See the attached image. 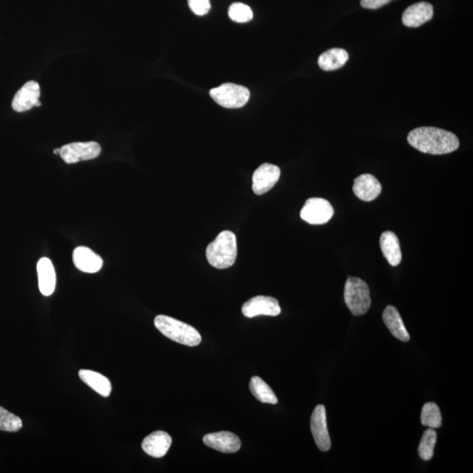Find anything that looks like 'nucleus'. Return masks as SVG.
Here are the masks:
<instances>
[{"mask_svg": "<svg viewBox=\"0 0 473 473\" xmlns=\"http://www.w3.org/2000/svg\"><path fill=\"white\" fill-rule=\"evenodd\" d=\"M410 146L425 154L447 155L459 147V140L451 132L436 128H419L407 135Z\"/></svg>", "mask_w": 473, "mask_h": 473, "instance_id": "nucleus-1", "label": "nucleus"}, {"mask_svg": "<svg viewBox=\"0 0 473 473\" xmlns=\"http://www.w3.org/2000/svg\"><path fill=\"white\" fill-rule=\"evenodd\" d=\"M236 255L238 246L236 235L230 231L220 232L206 249V258L209 264L219 269L231 268L236 261Z\"/></svg>", "mask_w": 473, "mask_h": 473, "instance_id": "nucleus-2", "label": "nucleus"}, {"mask_svg": "<svg viewBox=\"0 0 473 473\" xmlns=\"http://www.w3.org/2000/svg\"><path fill=\"white\" fill-rule=\"evenodd\" d=\"M155 326L160 333L179 344L197 346L202 341L200 333L194 327L170 316H156Z\"/></svg>", "mask_w": 473, "mask_h": 473, "instance_id": "nucleus-3", "label": "nucleus"}, {"mask_svg": "<svg viewBox=\"0 0 473 473\" xmlns=\"http://www.w3.org/2000/svg\"><path fill=\"white\" fill-rule=\"evenodd\" d=\"M345 301L354 316L365 314L372 303L368 284L360 278L349 277L345 286Z\"/></svg>", "mask_w": 473, "mask_h": 473, "instance_id": "nucleus-4", "label": "nucleus"}, {"mask_svg": "<svg viewBox=\"0 0 473 473\" xmlns=\"http://www.w3.org/2000/svg\"><path fill=\"white\" fill-rule=\"evenodd\" d=\"M209 94L217 104L230 109L242 108L250 98L247 88L234 83H224L212 89Z\"/></svg>", "mask_w": 473, "mask_h": 473, "instance_id": "nucleus-5", "label": "nucleus"}, {"mask_svg": "<svg viewBox=\"0 0 473 473\" xmlns=\"http://www.w3.org/2000/svg\"><path fill=\"white\" fill-rule=\"evenodd\" d=\"M101 147L95 141L74 142L64 145L60 148V155L64 162L74 164L96 159L101 154Z\"/></svg>", "mask_w": 473, "mask_h": 473, "instance_id": "nucleus-6", "label": "nucleus"}, {"mask_svg": "<svg viewBox=\"0 0 473 473\" xmlns=\"http://www.w3.org/2000/svg\"><path fill=\"white\" fill-rule=\"evenodd\" d=\"M334 209L329 201L323 198H310L301 209V219L311 224H323L333 217Z\"/></svg>", "mask_w": 473, "mask_h": 473, "instance_id": "nucleus-7", "label": "nucleus"}, {"mask_svg": "<svg viewBox=\"0 0 473 473\" xmlns=\"http://www.w3.org/2000/svg\"><path fill=\"white\" fill-rule=\"evenodd\" d=\"M281 312L279 301L271 296L253 297L242 306L243 315L248 318L257 316H277L281 314Z\"/></svg>", "mask_w": 473, "mask_h": 473, "instance_id": "nucleus-8", "label": "nucleus"}, {"mask_svg": "<svg viewBox=\"0 0 473 473\" xmlns=\"http://www.w3.org/2000/svg\"><path fill=\"white\" fill-rule=\"evenodd\" d=\"M311 430L313 438L320 451H329L331 447V441L327 427L326 410L323 405L316 406L313 411Z\"/></svg>", "mask_w": 473, "mask_h": 473, "instance_id": "nucleus-9", "label": "nucleus"}, {"mask_svg": "<svg viewBox=\"0 0 473 473\" xmlns=\"http://www.w3.org/2000/svg\"><path fill=\"white\" fill-rule=\"evenodd\" d=\"M281 177L279 167L264 163L259 166L253 175V190L256 194H263L272 189Z\"/></svg>", "mask_w": 473, "mask_h": 473, "instance_id": "nucleus-10", "label": "nucleus"}, {"mask_svg": "<svg viewBox=\"0 0 473 473\" xmlns=\"http://www.w3.org/2000/svg\"><path fill=\"white\" fill-rule=\"evenodd\" d=\"M41 89L39 83L29 81L18 91L11 103V108L18 113H24L31 110L34 106H41L39 101Z\"/></svg>", "mask_w": 473, "mask_h": 473, "instance_id": "nucleus-11", "label": "nucleus"}, {"mask_svg": "<svg viewBox=\"0 0 473 473\" xmlns=\"http://www.w3.org/2000/svg\"><path fill=\"white\" fill-rule=\"evenodd\" d=\"M203 440L208 447L223 453H235L241 447L239 437L229 431L205 435Z\"/></svg>", "mask_w": 473, "mask_h": 473, "instance_id": "nucleus-12", "label": "nucleus"}, {"mask_svg": "<svg viewBox=\"0 0 473 473\" xmlns=\"http://www.w3.org/2000/svg\"><path fill=\"white\" fill-rule=\"evenodd\" d=\"M434 9L428 2H419L412 5L404 11L402 23L407 28H419L433 18Z\"/></svg>", "mask_w": 473, "mask_h": 473, "instance_id": "nucleus-13", "label": "nucleus"}, {"mask_svg": "<svg viewBox=\"0 0 473 473\" xmlns=\"http://www.w3.org/2000/svg\"><path fill=\"white\" fill-rule=\"evenodd\" d=\"M383 190L380 182L373 175L364 174L354 180L353 192L360 200L372 202L380 196Z\"/></svg>", "mask_w": 473, "mask_h": 473, "instance_id": "nucleus-14", "label": "nucleus"}, {"mask_svg": "<svg viewBox=\"0 0 473 473\" xmlns=\"http://www.w3.org/2000/svg\"><path fill=\"white\" fill-rule=\"evenodd\" d=\"M172 438L164 431H155L145 438L141 445L143 451L152 457H162L169 452Z\"/></svg>", "mask_w": 473, "mask_h": 473, "instance_id": "nucleus-15", "label": "nucleus"}, {"mask_svg": "<svg viewBox=\"0 0 473 473\" xmlns=\"http://www.w3.org/2000/svg\"><path fill=\"white\" fill-rule=\"evenodd\" d=\"M73 262L76 268L83 273H98L103 266V259L90 248L76 247L73 253Z\"/></svg>", "mask_w": 473, "mask_h": 473, "instance_id": "nucleus-16", "label": "nucleus"}, {"mask_svg": "<svg viewBox=\"0 0 473 473\" xmlns=\"http://www.w3.org/2000/svg\"><path fill=\"white\" fill-rule=\"evenodd\" d=\"M38 282L41 293L45 296L55 292L56 276L54 265L48 258H41L37 263Z\"/></svg>", "mask_w": 473, "mask_h": 473, "instance_id": "nucleus-17", "label": "nucleus"}, {"mask_svg": "<svg viewBox=\"0 0 473 473\" xmlns=\"http://www.w3.org/2000/svg\"><path fill=\"white\" fill-rule=\"evenodd\" d=\"M380 246L381 251L389 264L396 266L402 262V251H400L398 236L395 232L390 231L383 232L380 236Z\"/></svg>", "mask_w": 473, "mask_h": 473, "instance_id": "nucleus-18", "label": "nucleus"}, {"mask_svg": "<svg viewBox=\"0 0 473 473\" xmlns=\"http://www.w3.org/2000/svg\"><path fill=\"white\" fill-rule=\"evenodd\" d=\"M383 321L394 337L402 342L410 341V337L397 308L388 306L383 311Z\"/></svg>", "mask_w": 473, "mask_h": 473, "instance_id": "nucleus-19", "label": "nucleus"}, {"mask_svg": "<svg viewBox=\"0 0 473 473\" xmlns=\"http://www.w3.org/2000/svg\"><path fill=\"white\" fill-rule=\"evenodd\" d=\"M80 379L88 386L93 388L98 394L103 397H108L112 392V384L108 378L98 373L91 371V370H80L78 373Z\"/></svg>", "mask_w": 473, "mask_h": 473, "instance_id": "nucleus-20", "label": "nucleus"}, {"mask_svg": "<svg viewBox=\"0 0 473 473\" xmlns=\"http://www.w3.org/2000/svg\"><path fill=\"white\" fill-rule=\"evenodd\" d=\"M348 59V53L345 49L331 48L319 56L318 65L323 71H333L344 66Z\"/></svg>", "mask_w": 473, "mask_h": 473, "instance_id": "nucleus-21", "label": "nucleus"}, {"mask_svg": "<svg viewBox=\"0 0 473 473\" xmlns=\"http://www.w3.org/2000/svg\"><path fill=\"white\" fill-rule=\"evenodd\" d=\"M250 390L254 397L263 403L277 404L278 399L264 380L258 376H254L250 381Z\"/></svg>", "mask_w": 473, "mask_h": 473, "instance_id": "nucleus-22", "label": "nucleus"}, {"mask_svg": "<svg viewBox=\"0 0 473 473\" xmlns=\"http://www.w3.org/2000/svg\"><path fill=\"white\" fill-rule=\"evenodd\" d=\"M421 422L423 426L431 429L440 428L442 425V415L440 407L435 402H428L422 407Z\"/></svg>", "mask_w": 473, "mask_h": 473, "instance_id": "nucleus-23", "label": "nucleus"}, {"mask_svg": "<svg viewBox=\"0 0 473 473\" xmlns=\"http://www.w3.org/2000/svg\"><path fill=\"white\" fill-rule=\"evenodd\" d=\"M436 442L437 432L435 429L430 428L425 430L418 448L419 456L422 460L429 461L432 459Z\"/></svg>", "mask_w": 473, "mask_h": 473, "instance_id": "nucleus-24", "label": "nucleus"}, {"mask_svg": "<svg viewBox=\"0 0 473 473\" xmlns=\"http://www.w3.org/2000/svg\"><path fill=\"white\" fill-rule=\"evenodd\" d=\"M22 420L0 407V430L6 432H17L22 428Z\"/></svg>", "mask_w": 473, "mask_h": 473, "instance_id": "nucleus-25", "label": "nucleus"}, {"mask_svg": "<svg viewBox=\"0 0 473 473\" xmlns=\"http://www.w3.org/2000/svg\"><path fill=\"white\" fill-rule=\"evenodd\" d=\"M228 14L232 21L238 23L250 21L254 17L253 11L249 6L242 3L232 4L229 9Z\"/></svg>", "mask_w": 473, "mask_h": 473, "instance_id": "nucleus-26", "label": "nucleus"}, {"mask_svg": "<svg viewBox=\"0 0 473 473\" xmlns=\"http://www.w3.org/2000/svg\"><path fill=\"white\" fill-rule=\"evenodd\" d=\"M190 9L198 16H204L211 10L209 0H189Z\"/></svg>", "mask_w": 473, "mask_h": 473, "instance_id": "nucleus-27", "label": "nucleus"}, {"mask_svg": "<svg viewBox=\"0 0 473 473\" xmlns=\"http://www.w3.org/2000/svg\"><path fill=\"white\" fill-rule=\"evenodd\" d=\"M391 1L393 0H361L360 5L365 9L376 10Z\"/></svg>", "mask_w": 473, "mask_h": 473, "instance_id": "nucleus-28", "label": "nucleus"}, {"mask_svg": "<svg viewBox=\"0 0 473 473\" xmlns=\"http://www.w3.org/2000/svg\"><path fill=\"white\" fill-rule=\"evenodd\" d=\"M54 154L60 155V148H56V150H54Z\"/></svg>", "mask_w": 473, "mask_h": 473, "instance_id": "nucleus-29", "label": "nucleus"}]
</instances>
